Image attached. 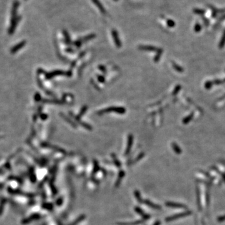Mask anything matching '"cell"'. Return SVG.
Instances as JSON below:
<instances>
[{
    "label": "cell",
    "mask_w": 225,
    "mask_h": 225,
    "mask_svg": "<svg viewBox=\"0 0 225 225\" xmlns=\"http://www.w3.org/2000/svg\"><path fill=\"white\" fill-rule=\"evenodd\" d=\"M114 1H117V0H114Z\"/></svg>",
    "instance_id": "7c38bea8"
},
{
    "label": "cell",
    "mask_w": 225,
    "mask_h": 225,
    "mask_svg": "<svg viewBox=\"0 0 225 225\" xmlns=\"http://www.w3.org/2000/svg\"><path fill=\"white\" fill-rule=\"evenodd\" d=\"M224 81H225V79H224Z\"/></svg>",
    "instance_id": "4fadbf2b"
},
{
    "label": "cell",
    "mask_w": 225,
    "mask_h": 225,
    "mask_svg": "<svg viewBox=\"0 0 225 225\" xmlns=\"http://www.w3.org/2000/svg\"><path fill=\"white\" fill-rule=\"evenodd\" d=\"M173 148L174 151H175L176 153H181V150L178 148V146H177L176 144L173 143Z\"/></svg>",
    "instance_id": "9c48e42d"
},
{
    "label": "cell",
    "mask_w": 225,
    "mask_h": 225,
    "mask_svg": "<svg viewBox=\"0 0 225 225\" xmlns=\"http://www.w3.org/2000/svg\"><path fill=\"white\" fill-rule=\"evenodd\" d=\"M212 86H213V83L210 81H206L204 84L205 88L207 89V90H209V89L211 88Z\"/></svg>",
    "instance_id": "8992f818"
},
{
    "label": "cell",
    "mask_w": 225,
    "mask_h": 225,
    "mask_svg": "<svg viewBox=\"0 0 225 225\" xmlns=\"http://www.w3.org/2000/svg\"><path fill=\"white\" fill-rule=\"evenodd\" d=\"M193 118V113H192L190 114H189L188 116H187L186 117H185L183 120V123L185 124V125H186V124H188L189 122H190L191 120H192Z\"/></svg>",
    "instance_id": "3957f363"
},
{
    "label": "cell",
    "mask_w": 225,
    "mask_h": 225,
    "mask_svg": "<svg viewBox=\"0 0 225 225\" xmlns=\"http://www.w3.org/2000/svg\"><path fill=\"white\" fill-rule=\"evenodd\" d=\"M91 1H92V2L96 5V6L98 8V10L100 11L103 14H105L106 13V9L104 8V6H103L102 3H101V1H99V0H91Z\"/></svg>",
    "instance_id": "7a4b0ae2"
},
{
    "label": "cell",
    "mask_w": 225,
    "mask_h": 225,
    "mask_svg": "<svg viewBox=\"0 0 225 225\" xmlns=\"http://www.w3.org/2000/svg\"><path fill=\"white\" fill-rule=\"evenodd\" d=\"M181 85H178V86H176L175 88H174V90L173 93V95H175V94H176L177 93L179 92V90H181Z\"/></svg>",
    "instance_id": "ba28073f"
},
{
    "label": "cell",
    "mask_w": 225,
    "mask_h": 225,
    "mask_svg": "<svg viewBox=\"0 0 225 225\" xmlns=\"http://www.w3.org/2000/svg\"><path fill=\"white\" fill-rule=\"evenodd\" d=\"M19 6V2L18 0H15L13 2V6L11 9V23L14 22L17 19V13H18V9Z\"/></svg>",
    "instance_id": "6da1fadb"
},
{
    "label": "cell",
    "mask_w": 225,
    "mask_h": 225,
    "mask_svg": "<svg viewBox=\"0 0 225 225\" xmlns=\"http://www.w3.org/2000/svg\"><path fill=\"white\" fill-rule=\"evenodd\" d=\"M224 45H225V34L223 35V38H222L221 39V42L219 43V48H222L224 46Z\"/></svg>",
    "instance_id": "52a82bcc"
},
{
    "label": "cell",
    "mask_w": 225,
    "mask_h": 225,
    "mask_svg": "<svg viewBox=\"0 0 225 225\" xmlns=\"http://www.w3.org/2000/svg\"><path fill=\"white\" fill-rule=\"evenodd\" d=\"M141 48L143 50H147V51H159L160 50H158V48L154 47H152V46H144V47H141Z\"/></svg>",
    "instance_id": "5b68a950"
},
{
    "label": "cell",
    "mask_w": 225,
    "mask_h": 225,
    "mask_svg": "<svg viewBox=\"0 0 225 225\" xmlns=\"http://www.w3.org/2000/svg\"><path fill=\"white\" fill-rule=\"evenodd\" d=\"M161 53H162V50H159V51H158V55H157V56L155 58H154V59H155V60H154V61H156V62H158V61L159 60V58H160L161 55Z\"/></svg>",
    "instance_id": "30bf717a"
},
{
    "label": "cell",
    "mask_w": 225,
    "mask_h": 225,
    "mask_svg": "<svg viewBox=\"0 0 225 225\" xmlns=\"http://www.w3.org/2000/svg\"><path fill=\"white\" fill-rule=\"evenodd\" d=\"M172 65H173V67L174 68V69L175 70H176L178 72H179V73H182V72L184 71V70L182 67H181L180 66L177 65L176 63H172Z\"/></svg>",
    "instance_id": "277c9868"
},
{
    "label": "cell",
    "mask_w": 225,
    "mask_h": 225,
    "mask_svg": "<svg viewBox=\"0 0 225 225\" xmlns=\"http://www.w3.org/2000/svg\"><path fill=\"white\" fill-rule=\"evenodd\" d=\"M214 83L216 84V85H220V84L222 83V81H221L219 80V79H216V80H215V81H214Z\"/></svg>",
    "instance_id": "8fae6325"
}]
</instances>
